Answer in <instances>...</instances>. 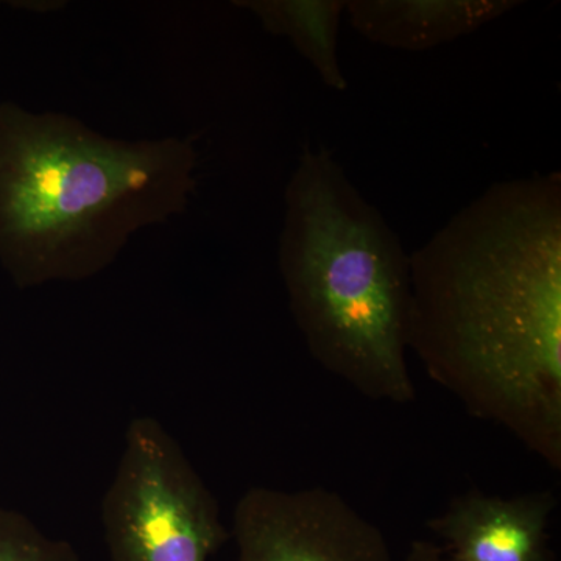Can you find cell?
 <instances>
[{"instance_id": "cell-1", "label": "cell", "mask_w": 561, "mask_h": 561, "mask_svg": "<svg viewBox=\"0 0 561 561\" xmlns=\"http://www.w3.org/2000/svg\"><path fill=\"white\" fill-rule=\"evenodd\" d=\"M409 350L561 470V175L501 181L411 254Z\"/></svg>"}, {"instance_id": "cell-2", "label": "cell", "mask_w": 561, "mask_h": 561, "mask_svg": "<svg viewBox=\"0 0 561 561\" xmlns=\"http://www.w3.org/2000/svg\"><path fill=\"white\" fill-rule=\"evenodd\" d=\"M197 172L192 136L110 138L0 102V267L21 290L94 278L133 236L190 208Z\"/></svg>"}, {"instance_id": "cell-3", "label": "cell", "mask_w": 561, "mask_h": 561, "mask_svg": "<svg viewBox=\"0 0 561 561\" xmlns=\"http://www.w3.org/2000/svg\"><path fill=\"white\" fill-rule=\"evenodd\" d=\"M278 265L306 348L373 401H415L411 254L327 149L305 146L284 192Z\"/></svg>"}, {"instance_id": "cell-4", "label": "cell", "mask_w": 561, "mask_h": 561, "mask_svg": "<svg viewBox=\"0 0 561 561\" xmlns=\"http://www.w3.org/2000/svg\"><path fill=\"white\" fill-rule=\"evenodd\" d=\"M102 526L110 561H208L231 537L213 491L151 416L128 424Z\"/></svg>"}, {"instance_id": "cell-5", "label": "cell", "mask_w": 561, "mask_h": 561, "mask_svg": "<svg viewBox=\"0 0 561 561\" xmlns=\"http://www.w3.org/2000/svg\"><path fill=\"white\" fill-rule=\"evenodd\" d=\"M231 537L234 561H393L382 530L324 486L247 490Z\"/></svg>"}, {"instance_id": "cell-6", "label": "cell", "mask_w": 561, "mask_h": 561, "mask_svg": "<svg viewBox=\"0 0 561 561\" xmlns=\"http://www.w3.org/2000/svg\"><path fill=\"white\" fill-rule=\"evenodd\" d=\"M552 491L501 497L471 490L427 522L451 561H553L549 524Z\"/></svg>"}, {"instance_id": "cell-7", "label": "cell", "mask_w": 561, "mask_h": 561, "mask_svg": "<svg viewBox=\"0 0 561 561\" xmlns=\"http://www.w3.org/2000/svg\"><path fill=\"white\" fill-rule=\"evenodd\" d=\"M518 5L516 0H351L345 11L370 43L420 51L471 35Z\"/></svg>"}, {"instance_id": "cell-8", "label": "cell", "mask_w": 561, "mask_h": 561, "mask_svg": "<svg viewBox=\"0 0 561 561\" xmlns=\"http://www.w3.org/2000/svg\"><path fill=\"white\" fill-rule=\"evenodd\" d=\"M234 5L253 14L265 32L289 39L328 88H348L337 54L346 0H239Z\"/></svg>"}, {"instance_id": "cell-9", "label": "cell", "mask_w": 561, "mask_h": 561, "mask_svg": "<svg viewBox=\"0 0 561 561\" xmlns=\"http://www.w3.org/2000/svg\"><path fill=\"white\" fill-rule=\"evenodd\" d=\"M0 561H81L73 546L51 538L28 516L0 507Z\"/></svg>"}, {"instance_id": "cell-10", "label": "cell", "mask_w": 561, "mask_h": 561, "mask_svg": "<svg viewBox=\"0 0 561 561\" xmlns=\"http://www.w3.org/2000/svg\"><path fill=\"white\" fill-rule=\"evenodd\" d=\"M404 561H451L440 545L427 540H415L409 548Z\"/></svg>"}]
</instances>
